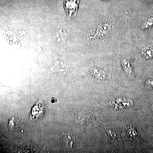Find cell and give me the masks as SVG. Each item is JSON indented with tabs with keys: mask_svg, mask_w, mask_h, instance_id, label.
Segmentation results:
<instances>
[{
	"mask_svg": "<svg viewBox=\"0 0 153 153\" xmlns=\"http://www.w3.org/2000/svg\"><path fill=\"white\" fill-rule=\"evenodd\" d=\"M79 2V0H64L63 6L69 19L76 16Z\"/></svg>",
	"mask_w": 153,
	"mask_h": 153,
	"instance_id": "1",
	"label": "cell"
},
{
	"mask_svg": "<svg viewBox=\"0 0 153 153\" xmlns=\"http://www.w3.org/2000/svg\"><path fill=\"white\" fill-rule=\"evenodd\" d=\"M62 143L63 148L66 150H70L74 146V138L70 133L67 131H63L62 134Z\"/></svg>",
	"mask_w": 153,
	"mask_h": 153,
	"instance_id": "2",
	"label": "cell"
},
{
	"mask_svg": "<svg viewBox=\"0 0 153 153\" xmlns=\"http://www.w3.org/2000/svg\"><path fill=\"white\" fill-rule=\"evenodd\" d=\"M111 30V25L109 23H105L101 24L97 28V35L99 38H105L109 35Z\"/></svg>",
	"mask_w": 153,
	"mask_h": 153,
	"instance_id": "3",
	"label": "cell"
},
{
	"mask_svg": "<svg viewBox=\"0 0 153 153\" xmlns=\"http://www.w3.org/2000/svg\"><path fill=\"white\" fill-rule=\"evenodd\" d=\"M91 74L95 79L99 80H104L106 78L105 72L102 69L99 68H93L91 70Z\"/></svg>",
	"mask_w": 153,
	"mask_h": 153,
	"instance_id": "4",
	"label": "cell"
},
{
	"mask_svg": "<svg viewBox=\"0 0 153 153\" xmlns=\"http://www.w3.org/2000/svg\"><path fill=\"white\" fill-rule=\"evenodd\" d=\"M122 64L126 74L132 78L133 76V73L129 62L127 59H123L122 61Z\"/></svg>",
	"mask_w": 153,
	"mask_h": 153,
	"instance_id": "5",
	"label": "cell"
},
{
	"mask_svg": "<svg viewBox=\"0 0 153 153\" xmlns=\"http://www.w3.org/2000/svg\"><path fill=\"white\" fill-rule=\"evenodd\" d=\"M153 25V17H149L145 19L141 25L142 30H146L151 28Z\"/></svg>",
	"mask_w": 153,
	"mask_h": 153,
	"instance_id": "6",
	"label": "cell"
},
{
	"mask_svg": "<svg viewBox=\"0 0 153 153\" xmlns=\"http://www.w3.org/2000/svg\"><path fill=\"white\" fill-rule=\"evenodd\" d=\"M142 54L146 59H152L153 58V49L150 48H144L142 50Z\"/></svg>",
	"mask_w": 153,
	"mask_h": 153,
	"instance_id": "7",
	"label": "cell"
},
{
	"mask_svg": "<svg viewBox=\"0 0 153 153\" xmlns=\"http://www.w3.org/2000/svg\"><path fill=\"white\" fill-rule=\"evenodd\" d=\"M145 86L148 88L153 89V80L151 79H148L146 80L145 82Z\"/></svg>",
	"mask_w": 153,
	"mask_h": 153,
	"instance_id": "8",
	"label": "cell"
},
{
	"mask_svg": "<svg viewBox=\"0 0 153 153\" xmlns=\"http://www.w3.org/2000/svg\"><path fill=\"white\" fill-rule=\"evenodd\" d=\"M100 1H106V0H100Z\"/></svg>",
	"mask_w": 153,
	"mask_h": 153,
	"instance_id": "9",
	"label": "cell"
}]
</instances>
